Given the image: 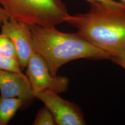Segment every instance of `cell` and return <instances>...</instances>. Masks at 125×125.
I'll return each mask as SVG.
<instances>
[{
	"instance_id": "8992f818",
	"label": "cell",
	"mask_w": 125,
	"mask_h": 125,
	"mask_svg": "<svg viewBox=\"0 0 125 125\" xmlns=\"http://www.w3.org/2000/svg\"><path fill=\"white\" fill-rule=\"evenodd\" d=\"M0 27L1 33L8 35L13 42L21 69L26 68L34 52L29 26L9 19L3 21Z\"/></svg>"
},
{
	"instance_id": "277c9868",
	"label": "cell",
	"mask_w": 125,
	"mask_h": 125,
	"mask_svg": "<svg viewBox=\"0 0 125 125\" xmlns=\"http://www.w3.org/2000/svg\"><path fill=\"white\" fill-rule=\"evenodd\" d=\"M26 74L34 94L45 90L60 94L67 90L69 79L64 76H53L45 60L34 52L27 63Z\"/></svg>"
},
{
	"instance_id": "30bf717a",
	"label": "cell",
	"mask_w": 125,
	"mask_h": 125,
	"mask_svg": "<svg viewBox=\"0 0 125 125\" xmlns=\"http://www.w3.org/2000/svg\"><path fill=\"white\" fill-rule=\"evenodd\" d=\"M33 125H55L56 123L52 113L45 106L38 112Z\"/></svg>"
},
{
	"instance_id": "3957f363",
	"label": "cell",
	"mask_w": 125,
	"mask_h": 125,
	"mask_svg": "<svg viewBox=\"0 0 125 125\" xmlns=\"http://www.w3.org/2000/svg\"><path fill=\"white\" fill-rule=\"evenodd\" d=\"M9 19L28 25L55 27L69 14L62 0H0Z\"/></svg>"
},
{
	"instance_id": "4fadbf2b",
	"label": "cell",
	"mask_w": 125,
	"mask_h": 125,
	"mask_svg": "<svg viewBox=\"0 0 125 125\" xmlns=\"http://www.w3.org/2000/svg\"><path fill=\"white\" fill-rule=\"evenodd\" d=\"M85 0L89 2L90 4L94 3V2H102L106 3L109 4L115 5H118V6L123 5L120 2L112 0Z\"/></svg>"
},
{
	"instance_id": "9a60e30c",
	"label": "cell",
	"mask_w": 125,
	"mask_h": 125,
	"mask_svg": "<svg viewBox=\"0 0 125 125\" xmlns=\"http://www.w3.org/2000/svg\"><path fill=\"white\" fill-rule=\"evenodd\" d=\"M112 0L120 2L122 3L125 6V0Z\"/></svg>"
},
{
	"instance_id": "7c38bea8",
	"label": "cell",
	"mask_w": 125,
	"mask_h": 125,
	"mask_svg": "<svg viewBox=\"0 0 125 125\" xmlns=\"http://www.w3.org/2000/svg\"><path fill=\"white\" fill-rule=\"evenodd\" d=\"M110 60L114 63L121 66L125 70V55L120 56L112 57Z\"/></svg>"
},
{
	"instance_id": "9c48e42d",
	"label": "cell",
	"mask_w": 125,
	"mask_h": 125,
	"mask_svg": "<svg viewBox=\"0 0 125 125\" xmlns=\"http://www.w3.org/2000/svg\"><path fill=\"white\" fill-rule=\"evenodd\" d=\"M0 55L18 59L13 41L8 35L1 32L0 33Z\"/></svg>"
},
{
	"instance_id": "5bb4252c",
	"label": "cell",
	"mask_w": 125,
	"mask_h": 125,
	"mask_svg": "<svg viewBox=\"0 0 125 125\" xmlns=\"http://www.w3.org/2000/svg\"><path fill=\"white\" fill-rule=\"evenodd\" d=\"M9 19L6 14L4 10L0 6V27L3 21Z\"/></svg>"
},
{
	"instance_id": "ba28073f",
	"label": "cell",
	"mask_w": 125,
	"mask_h": 125,
	"mask_svg": "<svg viewBox=\"0 0 125 125\" xmlns=\"http://www.w3.org/2000/svg\"><path fill=\"white\" fill-rule=\"evenodd\" d=\"M25 103L17 98L0 97V125H7Z\"/></svg>"
},
{
	"instance_id": "6da1fadb",
	"label": "cell",
	"mask_w": 125,
	"mask_h": 125,
	"mask_svg": "<svg viewBox=\"0 0 125 125\" xmlns=\"http://www.w3.org/2000/svg\"><path fill=\"white\" fill-rule=\"evenodd\" d=\"M84 13L64 19L85 40L112 57L125 55V6L102 2L90 4Z\"/></svg>"
},
{
	"instance_id": "8fae6325",
	"label": "cell",
	"mask_w": 125,
	"mask_h": 125,
	"mask_svg": "<svg viewBox=\"0 0 125 125\" xmlns=\"http://www.w3.org/2000/svg\"><path fill=\"white\" fill-rule=\"evenodd\" d=\"M0 70L8 72L21 73L18 59L0 55Z\"/></svg>"
},
{
	"instance_id": "52a82bcc",
	"label": "cell",
	"mask_w": 125,
	"mask_h": 125,
	"mask_svg": "<svg viewBox=\"0 0 125 125\" xmlns=\"http://www.w3.org/2000/svg\"><path fill=\"white\" fill-rule=\"evenodd\" d=\"M0 96L20 99L25 104L35 98L29 79L22 72L0 70Z\"/></svg>"
},
{
	"instance_id": "5b68a950",
	"label": "cell",
	"mask_w": 125,
	"mask_h": 125,
	"mask_svg": "<svg viewBox=\"0 0 125 125\" xmlns=\"http://www.w3.org/2000/svg\"><path fill=\"white\" fill-rule=\"evenodd\" d=\"M35 98L44 103L53 116L56 125L86 124L83 112L76 104L65 100L51 90H45L34 94Z\"/></svg>"
},
{
	"instance_id": "7a4b0ae2",
	"label": "cell",
	"mask_w": 125,
	"mask_h": 125,
	"mask_svg": "<svg viewBox=\"0 0 125 125\" xmlns=\"http://www.w3.org/2000/svg\"><path fill=\"white\" fill-rule=\"evenodd\" d=\"M34 51L47 64L51 74L57 76L62 65L79 59L108 60L111 56L76 33H65L55 27L29 25Z\"/></svg>"
}]
</instances>
